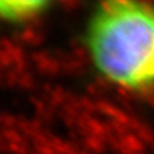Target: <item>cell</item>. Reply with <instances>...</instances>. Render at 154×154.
Instances as JSON below:
<instances>
[{
    "instance_id": "cell-1",
    "label": "cell",
    "mask_w": 154,
    "mask_h": 154,
    "mask_svg": "<svg viewBox=\"0 0 154 154\" xmlns=\"http://www.w3.org/2000/svg\"><path fill=\"white\" fill-rule=\"evenodd\" d=\"M95 71L130 93L154 90V5L146 0H99L85 31Z\"/></svg>"
},
{
    "instance_id": "cell-2",
    "label": "cell",
    "mask_w": 154,
    "mask_h": 154,
    "mask_svg": "<svg viewBox=\"0 0 154 154\" xmlns=\"http://www.w3.org/2000/svg\"><path fill=\"white\" fill-rule=\"evenodd\" d=\"M54 0H0V19L11 23L30 21L49 8Z\"/></svg>"
}]
</instances>
